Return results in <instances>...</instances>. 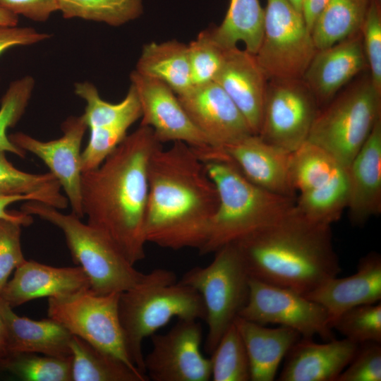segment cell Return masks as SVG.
Returning a JSON list of instances; mask_svg holds the SVG:
<instances>
[{"label":"cell","mask_w":381,"mask_h":381,"mask_svg":"<svg viewBox=\"0 0 381 381\" xmlns=\"http://www.w3.org/2000/svg\"><path fill=\"white\" fill-rule=\"evenodd\" d=\"M160 145L152 128L140 126L97 168L82 174V207L87 224L109 238L133 265L145 258L148 165Z\"/></svg>","instance_id":"cell-1"},{"label":"cell","mask_w":381,"mask_h":381,"mask_svg":"<svg viewBox=\"0 0 381 381\" xmlns=\"http://www.w3.org/2000/svg\"><path fill=\"white\" fill-rule=\"evenodd\" d=\"M145 234L164 248L205 244L218 207L216 186L195 150L182 142L159 146L148 165Z\"/></svg>","instance_id":"cell-2"},{"label":"cell","mask_w":381,"mask_h":381,"mask_svg":"<svg viewBox=\"0 0 381 381\" xmlns=\"http://www.w3.org/2000/svg\"><path fill=\"white\" fill-rule=\"evenodd\" d=\"M234 244L250 278L303 295L341 272L331 226L309 220L295 206Z\"/></svg>","instance_id":"cell-3"},{"label":"cell","mask_w":381,"mask_h":381,"mask_svg":"<svg viewBox=\"0 0 381 381\" xmlns=\"http://www.w3.org/2000/svg\"><path fill=\"white\" fill-rule=\"evenodd\" d=\"M219 197L207 238L200 255L214 253L273 223L291 212L296 198L267 191L247 179L220 150H195Z\"/></svg>","instance_id":"cell-4"},{"label":"cell","mask_w":381,"mask_h":381,"mask_svg":"<svg viewBox=\"0 0 381 381\" xmlns=\"http://www.w3.org/2000/svg\"><path fill=\"white\" fill-rule=\"evenodd\" d=\"M119 313L128 356L147 376L142 344L174 317L179 320H203L205 308L200 294L176 281L175 273L155 269L138 286L120 294ZM148 378V377H147Z\"/></svg>","instance_id":"cell-5"},{"label":"cell","mask_w":381,"mask_h":381,"mask_svg":"<svg viewBox=\"0 0 381 381\" xmlns=\"http://www.w3.org/2000/svg\"><path fill=\"white\" fill-rule=\"evenodd\" d=\"M21 211L36 215L59 227L64 234L75 264L90 282V289L98 294L122 293L142 283L147 274L135 269L102 232L81 222L73 213L35 200L25 201Z\"/></svg>","instance_id":"cell-6"},{"label":"cell","mask_w":381,"mask_h":381,"mask_svg":"<svg viewBox=\"0 0 381 381\" xmlns=\"http://www.w3.org/2000/svg\"><path fill=\"white\" fill-rule=\"evenodd\" d=\"M214 253L210 265L189 270L179 280L203 300L207 326L205 350L210 354L246 304L250 280L235 244L225 245Z\"/></svg>","instance_id":"cell-7"},{"label":"cell","mask_w":381,"mask_h":381,"mask_svg":"<svg viewBox=\"0 0 381 381\" xmlns=\"http://www.w3.org/2000/svg\"><path fill=\"white\" fill-rule=\"evenodd\" d=\"M380 117L381 93L369 77L319 110L307 141L321 147L346 167Z\"/></svg>","instance_id":"cell-8"},{"label":"cell","mask_w":381,"mask_h":381,"mask_svg":"<svg viewBox=\"0 0 381 381\" xmlns=\"http://www.w3.org/2000/svg\"><path fill=\"white\" fill-rule=\"evenodd\" d=\"M255 54L268 80H301L317 49L302 13L289 0H267Z\"/></svg>","instance_id":"cell-9"},{"label":"cell","mask_w":381,"mask_h":381,"mask_svg":"<svg viewBox=\"0 0 381 381\" xmlns=\"http://www.w3.org/2000/svg\"><path fill=\"white\" fill-rule=\"evenodd\" d=\"M120 294H98L86 289L50 297L47 314L73 335L119 358L140 372L126 347L119 313Z\"/></svg>","instance_id":"cell-10"},{"label":"cell","mask_w":381,"mask_h":381,"mask_svg":"<svg viewBox=\"0 0 381 381\" xmlns=\"http://www.w3.org/2000/svg\"><path fill=\"white\" fill-rule=\"evenodd\" d=\"M238 316L263 325L288 327L304 338L334 339L327 313L320 304L290 289L250 277L248 298Z\"/></svg>","instance_id":"cell-11"},{"label":"cell","mask_w":381,"mask_h":381,"mask_svg":"<svg viewBox=\"0 0 381 381\" xmlns=\"http://www.w3.org/2000/svg\"><path fill=\"white\" fill-rule=\"evenodd\" d=\"M269 81L258 135L292 152L307 141L319 106L301 79Z\"/></svg>","instance_id":"cell-12"},{"label":"cell","mask_w":381,"mask_h":381,"mask_svg":"<svg viewBox=\"0 0 381 381\" xmlns=\"http://www.w3.org/2000/svg\"><path fill=\"white\" fill-rule=\"evenodd\" d=\"M144 356L145 372L153 381H208L210 358L201 351L202 327L197 320H179L167 333L153 334Z\"/></svg>","instance_id":"cell-13"},{"label":"cell","mask_w":381,"mask_h":381,"mask_svg":"<svg viewBox=\"0 0 381 381\" xmlns=\"http://www.w3.org/2000/svg\"><path fill=\"white\" fill-rule=\"evenodd\" d=\"M87 129L83 115L68 117L61 124L63 135L58 139L41 141L17 132L8 135L22 150L40 158L59 181L71 205L72 213L84 217L81 201V144Z\"/></svg>","instance_id":"cell-14"},{"label":"cell","mask_w":381,"mask_h":381,"mask_svg":"<svg viewBox=\"0 0 381 381\" xmlns=\"http://www.w3.org/2000/svg\"><path fill=\"white\" fill-rule=\"evenodd\" d=\"M130 80L141 108L140 126L152 128L161 144L182 142L195 149L211 147L191 121L177 95L167 85L135 70L131 72Z\"/></svg>","instance_id":"cell-15"},{"label":"cell","mask_w":381,"mask_h":381,"mask_svg":"<svg viewBox=\"0 0 381 381\" xmlns=\"http://www.w3.org/2000/svg\"><path fill=\"white\" fill-rule=\"evenodd\" d=\"M177 96L212 147L221 150L253 134L242 113L217 83L193 85Z\"/></svg>","instance_id":"cell-16"},{"label":"cell","mask_w":381,"mask_h":381,"mask_svg":"<svg viewBox=\"0 0 381 381\" xmlns=\"http://www.w3.org/2000/svg\"><path fill=\"white\" fill-rule=\"evenodd\" d=\"M243 175L271 193L296 198L290 176V155L251 134L221 149Z\"/></svg>","instance_id":"cell-17"},{"label":"cell","mask_w":381,"mask_h":381,"mask_svg":"<svg viewBox=\"0 0 381 381\" xmlns=\"http://www.w3.org/2000/svg\"><path fill=\"white\" fill-rule=\"evenodd\" d=\"M267 81L255 54L237 46L226 49L214 82L231 99L254 135L260 130Z\"/></svg>","instance_id":"cell-18"},{"label":"cell","mask_w":381,"mask_h":381,"mask_svg":"<svg viewBox=\"0 0 381 381\" xmlns=\"http://www.w3.org/2000/svg\"><path fill=\"white\" fill-rule=\"evenodd\" d=\"M346 171L349 219L362 226L381 213V117Z\"/></svg>","instance_id":"cell-19"},{"label":"cell","mask_w":381,"mask_h":381,"mask_svg":"<svg viewBox=\"0 0 381 381\" xmlns=\"http://www.w3.org/2000/svg\"><path fill=\"white\" fill-rule=\"evenodd\" d=\"M366 64L361 32L317 50L301 80L319 107L333 99L340 88Z\"/></svg>","instance_id":"cell-20"},{"label":"cell","mask_w":381,"mask_h":381,"mask_svg":"<svg viewBox=\"0 0 381 381\" xmlns=\"http://www.w3.org/2000/svg\"><path fill=\"white\" fill-rule=\"evenodd\" d=\"M303 296L326 310L332 328V322L345 311L380 301V255L376 252L368 253L359 260L356 273L344 278H329Z\"/></svg>","instance_id":"cell-21"},{"label":"cell","mask_w":381,"mask_h":381,"mask_svg":"<svg viewBox=\"0 0 381 381\" xmlns=\"http://www.w3.org/2000/svg\"><path fill=\"white\" fill-rule=\"evenodd\" d=\"M80 266L56 267L26 260L0 292V298L14 308L41 297H56L90 289Z\"/></svg>","instance_id":"cell-22"},{"label":"cell","mask_w":381,"mask_h":381,"mask_svg":"<svg viewBox=\"0 0 381 381\" xmlns=\"http://www.w3.org/2000/svg\"><path fill=\"white\" fill-rule=\"evenodd\" d=\"M358 345L346 338L318 344L312 338L301 337L285 356L278 380L336 381L353 358Z\"/></svg>","instance_id":"cell-23"},{"label":"cell","mask_w":381,"mask_h":381,"mask_svg":"<svg viewBox=\"0 0 381 381\" xmlns=\"http://www.w3.org/2000/svg\"><path fill=\"white\" fill-rule=\"evenodd\" d=\"M12 308L0 298L7 356L34 353L61 358L72 357L73 334L61 324L50 318L34 320L20 317Z\"/></svg>","instance_id":"cell-24"},{"label":"cell","mask_w":381,"mask_h":381,"mask_svg":"<svg viewBox=\"0 0 381 381\" xmlns=\"http://www.w3.org/2000/svg\"><path fill=\"white\" fill-rule=\"evenodd\" d=\"M234 324L244 342L249 358L250 380L272 381L289 350L301 336L280 325L268 328L238 316Z\"/></svg>","instance_id":"cell-25"},{"label":"cell","mask_w":381,"mask_h":381,"mask_svg":"<svg viewBox=\"0 0 381 381\" xmlns=\"http://www.w3.org/2000/svg\"><path fill=\"white\" fill-rule=\"evenodd\" d=\"M135 70L165 83L177 95L193 86L188 45L176 40L145 44Z\"/></svg>","instance_id":"cell-26"},{"label":"cell","mask_w":381,"mask_h":381,"mask_svg":"<svg viewBox=\"0 0 381 381\" xmlns=\"http://www.w3.org/2000/svg\"><path fill=\"white\" fill-rule=\"evenodd\" d=\"M72 381H147L119 358L72 336Z\"/></svg>","instance_id":"cell-27"},{"label":"cell","mask_w":381,"mask_h":381,"mask_svg":"<svg viewBox=\"0 0 381 381\" xmlns=\"http://www.w3.org/2000/svg\"><path fill=\"white\" fill-rule=\"evenodd\" d=\"M264 9L258 0H230L222 23L212 28L214 39L224 49L245 44V49L255 54L261 43Z\"/></svg>","instance_id":"cell-28"},{"label":"cell","mask_w":381,"mask_h":381,"mask_svg":"<svg viewBox=\"0 0 381 381\" xmlns=\"http://www.w3.org/2000/svg\"><path fill=\"white\" fill-rule=\"evenodd\" d=\"M371 0H328L311 35L317 50L360 32Z\"/></svg>","instance_id":"cell-29"},{"label":"cell","mask_w":381,"mask_h":381,"mask_svg":"<svg viewBox=\"0 0 381 381\" xmlns=\"http://www.w3.org/2000/svg\"><path fill=\"white\" fill-rule=\"evenodd\" d=\"M348 204L346 167L325 184L298 193L295 208L313 222L329 225L337 222Z\"/></svg>","instance_id":"cell-30"},{"label":"cell","mask_w":381,"mask_h":381,"mask_svg":"<svg viewBox=\"0 0 381 381\" xmlns=\"http://www.w3.org/2000/svg\"><path fill=\"white\" fill-rule=\"evenodd\" d=\"M74 92L86 103L83 114L89 129L123 122L134 123L141 118V108L135 90L131 85L126 97L119 103L104 100L90 82L76 83Z\"/></svg>","instance_id":"cell-31"},{"label":"cell","mask_w":381,"mask_h":381,"mask_svg":"<svg viewBox=\"0 0 381 381\" xmlns=\"http://www.w3.org/2000/svg\"><path fill=\"white\" fill-rule=\"evenodd\" d=\"M61 187L51 173L30 174L16 168L6 157V152L0 150V190L12 194L30 195L37 200L59 210L68 205Z\"/></svg>","instance_id":"cell-32"},{"label":"cell","mask_w":381,"mask_h":381,"mask_svg":"<svg viewBox=\"0 0 381 381\" xmlns=\"http://www.w3.org/2000/svg\"><path fill=\"white\" fill-rule=\"evenodd\" d=\"M289 168L292 186L301 193L325 184L344 167L327 151L306 141L291 152Z\"/></svg>","instance_id":"cell-33"},{"label":"cell","mask_w":381,"mask_h":381,"mask_svg":"<svg viewBox=\"0 0 381 381\" xmlns=\"http://www.w3.org/2000/svg\"><path fill=\"white\" fill-rule=\"evenodd\" d=\"M64 18H80L121 26L139 18L143 0H57Z\"/></svg>","instance_id":"cell-34"},{"label":"cell","mask_w":381,"mask_h":381,"mask_svg":"<svg viewBox=\"0 0 381 381\" xmlns=\"http://www.w3.org/2000/svg\"><path fill=\"white\" fill-rule=\"evenodd\" d=\"M210 355L212 380H250L248 356L234 322L222 337Z\"/></svg>","instance_id":"cell-35"},{"label":"cell","mask_w":381,"mask_h":381,"mask_svg":"<svg viewBox=\"0 0 381 381\" xmlns=\"http://www.w3.org/2000/svg\"><path fill=\"white\" fill-rule=\"evenodd\" d=\"M1 364L25 381H72V357L61 358L20 353L7 356Z\"/></svg>","instance_id":"cell-36"},{"label":"cell","mask_w":381,"mask_h":381,"mask_svg":"<svg viewBox=\"0 0 381 381\" xmlns=\"http://www.w3.org/2000/svg\"><path fill=\"white\" fill-rule=\"evenodd\" d=\"M331 327L358 344L381 343L380 302L353 307L341 314Z\"/></svg>","instance_id":"cell-37"},{"label":"cell","mask_w":381,"mask_h":381,"mask_svg":"<svg viewBox=\"0 0 381 381\" xmlns=\"http://www.w3.org/2000/svg\"><path fill=\"white\" fill-rule=\"evenodd\" d=\"M193 85L214 81L222 66L226 49L214 37L212 28L201 31L188 44Z\"/></svg>","instance_id":"cell-38"},{"label":"cell","mask_w":381,"mask_h":381,"mask_svg":"<svg viewBox=\"0 0 381 381\" xmlns=\"http://www.w3.org/2000/svg\"><path fill=\"white\" fill-rule=\"evenodd\" d=\"M133 124L123 122L90 129L88 143L81 152L83 172L97 168L124 140Z\"/></svg>","instance_id":"cell-39"},{"label":"cell","mask_w":381,"mask_h":381,"mask_svg":"<svg viewBox=\"0 0 381 381\" xmlns=\"http://www.w3.org/2000/svg\"><path fill=\"white\" fill-rule=\"evenodd\" d=\"M380 0H371L361 29L366 62L375 90L381 93V9Z\"/></svg>","instance_id":"cell-40"},{"label":"cell","mask_w":381,"mask_h":381,"mask_svg":"<svg viewBox=\"0 0 381 381\" xmlns=\"http://www.w3.org/2000/svg\"><path fill=\"white\" fill-rule=\"evenodd\" d=\"M381 343L358 345L356 353L336 381H380Z\"/></svg>","instance_id":"cell-41"},{"label":"cell","mask_w":381,"mask_h":381,"mask_svg":"<svg viewBox=\"0 0 381 381\" xmlns=\"http://www.w3.org/2000/svg\"><path fill=\"white\" fill-rule=\"evenodd\" d=\"M15 221L0 219V292L11 273L26 260L21 248V226Z\"/></svg>","instance_id":"cell-42"},{"label":"cell","mask_w":381,"mask_h":381,"mask_svg":"<svg viewBox=\"0 0 381 381\" xmlns=\"http://www.w3.org/2000/svg\"><path fill=\"white\" fill-rule=\"evenodd\" d=\"M0 6L37 22H44L58 11L57 0H0Z\"/></svg>","instance_id":"cell-43"},{"label":"cell","mask_w":381,"mask_h":381,"mask_svg":"<svg viewBox=\"0 0 381 381\" xmlns=\"http://www.w3.org/2000/svg\"><path fill=\"white\" fill-rule=\"evenodd\" d=\"M49 37L30 27L0 25V55L11 47L35 44Z\"/></svg>","instance_id":"cell-44"},{"label":"cell","mask_w":381,"mask_h":381,"mask_svg":"<svg viewBox=\"0 0 381 381\" xmlns=\"http://www.w3.org/2000/svg\"><path fill=\"white\" fill-rule=\"evenodd\" d=\"M37 201V198L30 195H19L8 193L0 190V219L15 221L23 226H28L32 222V217L23 212H9L6 210L11 204L18 201Z\"/></svg>","instance_id":"cell-45"},{"label":"cell","mask_w":381,"mask_h":381,"mask_svg":"<svg viewBox=\"0 0 381 381\" xmlns=\"http://www.w3.org/2000/svg\"><path fill=\"white\" fill-rule=\"evenodd\" d=\"M328 0H303L301 13L308 30L312 29Z\"/></svg>","instance_id":"cell-46"},{"label":"cell","mask_w":381,"mask_h":381,"mask_svg":"<svg viewBox=\"0 0 381 381\" xmlns=\"http://www.w3.org/2000/svg\"><path fill=\"white\" fill-rule=\"evenodd\" d=\"M18 23V16L0 6V25L16 26Z\"/></svg>","instance_id":"cell-47"},{"label":"cell","mask_w":381,"mask_h":381,"mask_svg":"<svg viewBox=\"0 0 381 381\" xmlns=\"http://www.w3.org/2000/svg\"><path fill=\"white\" fill-rule=\"evenodd\" d=\"M7 356L4 326L0 315V363Z\"/></svg>","instance_id":"cell-48"},{"label":"cell","mask_w":381,"mask_h":381,"mask_svg":"<svg viewBox=\"0 0 381 381\" xmlns=\"http://www.w3.org/2000/svg\"><path fill=\"white\" fill-rule=\"evenodd\" d=\"M293 6L300 13H301L303 0H289Z\"/></svg>","instance_id":"cell-49"}]
</instances>
